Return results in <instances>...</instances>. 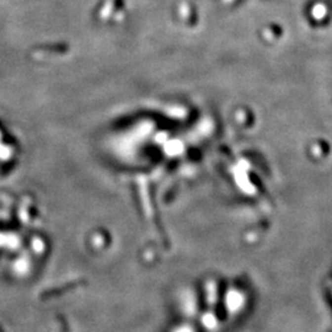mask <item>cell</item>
Segmentation results:
<instances>
[{
	"label": "cell",
	"mask_w": 332,
	"mask_h": 332,
	"mask_svg": "<svg viewBox=\"0 0 332 332\" xmlns=\"http://www.w3.org/2000/svg\"><path fill=\"white\" fill-rule=\"evenodd\" d=\"M241 301H243V299L238 298V296H236V298L234 296V298H229L228 299V304H229V306H230V309L238 308V306L240 305Z\"/></svg>",
	"instance_id": "obj_1"
},
{
	"label": "cell",
	"mask_w": 332,
	"mask_h": 332,
	"mask_svg": "<svg viewBox=\"0 0 332 332\" xmlns=\"http://www.w3.org/2000/svg\"><path fill=\"white\" fill-rule=\"evenodd\" d=\"M203 321H205V324L208 326V328H213V326L215 325V319L213 315H206Z\"/></svg>",
	"instance_id": "obj_2"
},
{
	"label": "cell",
	"mask_w": 332,
	"mask_h": 332,
	"mask_svg": "<svg viewBox=\"0 0 332 332\" xmlns=\"http://www.w3.org/2000/svg\"><path fill=\"white\" fill-rule=\"evenodd\" d=\"M181 332H191V330H188V329H187V330H185V329H182V330H181Z\"/></svg>",
	"instance_id": "obj_3"
}]
</instances>
